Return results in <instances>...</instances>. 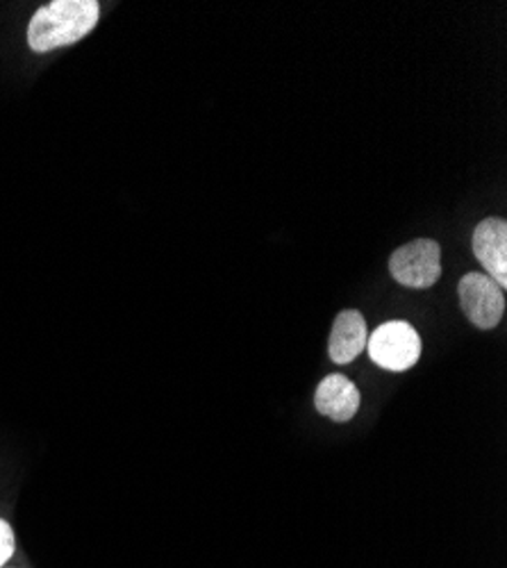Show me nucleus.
<instances>
[{"label": "nucleus", "instance_id": "nucleus-1", "mask_svg": "<svg viewBox=\"0 0 507 568\" xmlns=\"http://www.w3.org/2000/svg\"><path fill=\"white\" fill-rule=\"evenodd\" d=\"M101 6L97 0H53L34 12L28 43L34 53H49L84 39L97 28Z\"/></svg>", "mask_w": 507, "mask_h": 568}, {"label": "nucleus", "instance_id": "nucleus-6", "mask_svg": "<svg viewBox=\"0 0 507 568\" xmlns=\"http://www.w3.org/2000/svg\"><path fill=\"white\" fill-rule=\"evenodd\" d=\"M314 407L335 423H348L359 409V389L346 375L333 373L316 387Z\"/></svg>", "mask_w": 507, "mask_h": 568}, {"label": "nucleus", "instance_id": "nucleus-2", "mask_svg": "<svg viewBox=\"0 0 507 568\" xmlns=\"http://www.w3.org/2000/svg\"><path fill=\"white\" fill-rule=\"evenodd\" d=\"M368 357L385 371H407L422 357V337L407 321L383 323L366 342Z\"/></svg>", "mask_w": 507, "mask_h": 568}, {"label": "nucleus", "instance_id": "nucleus-8", "mask_svg": "<svg viewBox=\"0 0 507 568\" xmlns=\"http://www.w3.org/2000/svg\"><path fill=\"white\" fill-rule=\"evenodd\" d=\"M14 546H17V541H14L12 526L6 518H0V568H3L12 559Z\"/></svg>", "mask_w": 507, "mask_h": 568}, {"label": "nucleus", "instance_id": "nucleus-7", "mask_svg": "<svg viewBox=\"0 0 507 568\" xmlns=\"http://www.w3.org/2000/svg\"><path fill=\"white\" fill-rule=\"evenodd\" d=\"M368 342L366 321L357 310H346L335 318L328 339V353L335 364L353 362Z\"/></svg>", "mask_w": 507, "mask_h": 568}, {"label": "nucleus", "instance_id": "nucleus-3", "mask_svg": "<svg viewBox=\"0 0 507 568\" xmlns=\"http://www.w3.org/2000/svg\"><path fill=\"white\" fill-rule=\"evenodd\" d=\"M389 273L403 287L428 290L442 275V248L433 240H417L396 248L389 257Z\"/></svg>", "mask_w": 507, "mask_h": 568}, {"label": "nucleus", "instance_id": "nucleus-5", "mask_svg": "<svg viewBox=\"0 0 507 568\" xmlns=\"http://www.w3.org/2000/svg\"><path fill=\"white\" fill-rule=\"evenodd\" d=\"M474 255L500 290L507 287V223L489 216L474 230Z\"/></svg>", "mask_w": 507, "mask_h": 568}, {"label": "nucleus", "instance_id": "nucleus-4", "mask_svg": "<svg viewBox=\"0 0 507 568\" xmlns=\"http://www.w3.org/2000/svg\"><path fill=\"white\" fill-rule=\"evenodd\" d=\"M459 307L480 329H494L505 312V294L485 273H467L457 284Z\"/></svg>", "mask_w": 507, "mask_h": 568}]
</instances>
